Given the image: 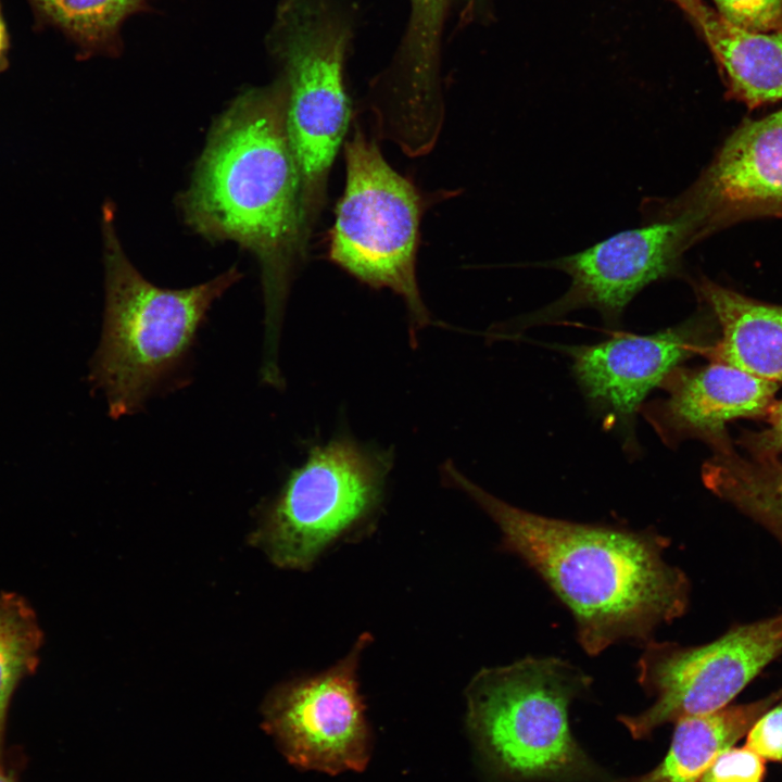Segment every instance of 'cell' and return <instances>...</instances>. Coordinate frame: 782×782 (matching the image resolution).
I'll list each match as a JSON object with an SVG mask.
<instances>
[{
	"mask_svg": "<svg viewBox=\"0 0 782 782\" xmlns=\"http://www.w3.org/2000/svg\"><path fill=\"white\" fill-rule=\"evenodd\" d=\"M443 474L496 524L502 547L534 570L569 609L586 654L598 655L625 640L644 645L659 626L688 610L691 583L664 559L668 538L545 517L492 495L451 462Z\"/></svg>",
	"mask_w": 782,
	"mask_h": 782,
	"instance_id": "6da1fadb",
	"label": "cell"
},
{
	"mask_svg": "<svg viewBox=\"0 0 782 782\" xmlns=\"http://www.w3.org/2000/svg\"><path fill=\"white\" fill-rule=\"evenodd\" d=\"M181 207L197 232L235 241L257 257L265 298L262 368L276 373L291 275L307 243L281 76L239 94L218 118Z\"/></svg>",
	"mask_w": 782,
	"mask_h": 782,
	"instance_id": "7a4b0ae2",
	"label": "cell"
},
{
	"mask_svg": "<svg viewBox=\"0 0 782 782\" xmlns=\"http://www.w3.org/2000/svg\"><path fill=\"white\" fill-rule=\"evenodd\" d=\"M591 682L556 657L528 656L477 672L466 689V721L488 768L510 782L601 780L568 721L571 701Z\"/></svg>",
	"mask_w": 782,
	"mask_h": 782,
	"instance_id": "3957f363",
	"label": "cell"
},
{
	"mask_svg": "<svg viewBox=\"0 0 782 782\" xmlns=\"http://www.w3.org/2000/svg\"><path fill=\"white\" fill-rule=\"evenodd\" d=\"M105 310L91 380L114 418L137 411L180 362L212 303L240 277L230 268L182 290L149 282L123 251L114 210H103Z\"/></svg>",
	"mask_w": 782,
	"mask_h": 782,
	"instance_id": "277c9868",
	"label": "cell"
},
{
	"mask_svg": "<svg viewBox=\"0 0 782 782\" xmlns=\"http://www.w3.org/2000/svg\"><path fill=\"white\" fill-rule=\"evenodd\" d=\"M350 26L325 0H280L266 37L281 66L286 119L297 163L302 223L308 239L350 121L343 83Z\"/></svg>",
	"mask_w": 782,
	"mask_h": 782,
	"instance_id": "5b68a950",
	"label": "cell"
},
{
	"mask_svg": "<svg viewBox=\"0 0 782 782\" xmlns=\"http://www.w3.org/2000/svg\"><path fill=\"white\" fill-rule=\"evenodd\" d=\"M344 153L345 188L336 209L329 258L371 288L402 297L414 340L431 321L416 279L421 199L360 128Z\"/></svg>",
	"mask_w": 782,
	"mask_h": 782,
	"instance_id": "8992f818",
	"label": "cell"
},
{
	"mask_svg": "<svg viewBox=\"0 0 782 782\" xmlns=\"http://www.w3.org/2000/svg\"><path fill=\"white\" fill-rule=\"evenodd\" d=\"M388 461L348 438L311 449L266 513L260 541L272 560L306 569L376 513Z\"/></svg>",
	"mask_w": 782,
	"mask_h": 782,
	"instance_id": "52a82bcc",
	"label": "cell"
},
{
	"mask_svg": "<svg viewBox=\"0 0 782 782\" xmlns=\"http://www.w3.org/2000/svg\"><path fill=\"white\" fill-rule=\"evenodd\" d=\"M781 655L782 614L734 625L703 645L651 640L636 667L641 686L655 702L618 720L634 739H645L666 722L718 710Z\"/></svg>",
	"mask_w": 782,
	"mask_h": 782,
	"instance_id": "ba28073f",
	"label": "cell"
},
{
	"mask_svg": "<svg viewBox=\"0 0 782 782\" xmlns=\"http://www.w3.org/2000/svg\"><path fill=\"white\" fill-rule=\"evenodd\" d=\"M370 640L362 634L331 668L281 685L268 697L264 728L292 765L329 774L366 768L371 739L357 668Z\"/></svg>",
	"mask_w": 782,
	"mask_h": 782,
	"instance_id": "9c48e42d",
	"label": "cell"
},
{
	"mask_svg": "<svg viewBox=\"0 0 782 782\" xmlns=\"http://www.w3.org/2000/svg\"><path fill=\"white\" fill-rule=\"evenodd\" d=\"M646 211L686 222L696 242L743 220L782 218V109L743 122L686 191Z\"/></svg>",
	"mask_w": 782,
	"mask_h": 782,
	"instance_id": "30bf717a",
	"label": "cell"
},
{
	"mask_svg": "<svg viewBox=\"0 0 782 782\" xmlns=\"http://www.w3.org/2000/svg\"><path fill=\"white\" fill-rule=\"evenodd\" d=\"M694 243L685 222L651 220L578 253L540 264L565 272L571 283L563 297L524 324L546 323L582 307L595 308L606 320L616 323L642 289L681 273L682 255Z\"/></svg>",
	"mask_w": 782,
	"mask_h": 782,
	"instance_id": "8fae6325",
	"label": "cell"
},
{
	"mask_svg": "<svg viewBox=\"0 0 782 782\" xmlns=\"http://www.w3.org/2000/svg\"><path fill=\"white\" fill-rule=\"evenodd\" d=\"M703 320L694 317L652 335H623L570 348L573 375L586 399L623 428L646 395L686 360L705 353Z\"/></svg>",
	"mask_w": 782,
	"mask_h": 782,
	"instance_id": "7c38bea8",
	"label": "cell"
},
{
	"mask_svg": "<svg viewBox=\"0 0 782 782\" xmlns=\"http://www.w3.org/2000/svg\"><path fill=\"white\" fill-rule=\"evenodd\" d=\"M665 382L667 395L645 407L651 425L670 445L698 439L709 447L730 438L728 422L765 419L780 388L716 361L697 368L678 367Z\"/></svg>",
	"mask_w": 782,
	"mask_h": 782,
	"instance_id": "4fadbf2b",
	"label": "cell"
},
{
	"mask_svg": "<svg viewBox=\"0 0 782 782\" xmlns=\"http://www.w3.org/2000/svg\"><path fill=\"white\" fill-rule=\"evenodd\" d=\"M446 1L411 0L400 96L378 115L383 130L403 146H432L441 129L443 113L437 92L436 63Z\"/></svg>",
	"mask_w": 782,
	"mask_h": 782,
	"instance_id": "5bb4252c",
	"label": "cell"
},
{
	"mask_svg": "<svg viewBox=\"0 0 782 782\" xmlns=\"http://www.w3.org/2000/svg\"><path fill=\"white\" fill-rule=\"evenodd\" d=\"M694 287L720 329V338L704 354L781 384L782 305L749 298L705 277Z\"/></svg>",
	"mask_w": 782,
	"mask_h": 782,
	"instance_id": "9a60e30c",
	"label": "cell"
},
{
	"mask_svg": "<svg viewBox=\"0 0 782 782\" xmlns=\"http://www.w3.org/2000/svg\"><path fill=\"white\" fill-rule=\"evenodd\" d=\"M696 29L715 58L730 99L751 110L782 100V30L740 29L709 7Z\"/></svg>",
	"mask_w": 782,
	"mask_h": 782,
	"instance_id": "2e32d148",
	"label": "cell"
},
{
	"mask_svg": "<svg viewBox=\"0 0 782 782\" xmlns=\"http://www.w3.org/2000/svg\"><path fill=\"white\" fill-rule=\"evenodd\" d=\"M782 698V688L751 703L674 721L667 756L651 772L614 782H701L712 761L744 736L757 718Z\"/></svg>",
	"mask_w": 782,
	"mask_h": 782,
	"instance_id": "e0dca14e",
	"label": "cell"
},
{
	"mask_svg": "<svg viewBox=\"0 0 782 782\" xmlns=\"http://www.w3.org/2000/svg\"><path fill=\"white\" fill-rule=\"evenodd\" d=\"M702 469L705 487L767 530L782 546V459L740 452L731 438L714 447Z\"/></svg>",
	"mask_w": 782,
	"mask_h": 782,
	"instance_id": "ac0fdd59",
	"label": "cell"
},
{
	"mask_svg": "<svg viewBox=\"0 0 782 782\" xmlns=\"http://www.w3.org/2000/svg\"><path fill=\"white\" fill-rule=\"evenodd\" d=\"M36 17L59 29L81 58L116 56L122 52V27L149 0H27Z\"/></svg>",
	"mask_w": 782,
	"mask_h": 782,
	"instance_id": "d6986e66",
	"label": "cell"
},
{
	"mask_svg": "<svg viewBox=\"0 0 782 782\" xmlns=\"http://www.w3.org/2000/svg\"><path fill=\"white\" fill-rule=\"evenodd\" d=\"M43 632L30 604L14 592L0 593V762H5V731L12 697L39 664Z\"/></svg>",
	"mask_w": 782,
	"mask_h": 782,
	"instance_id": "ffe728a7",
	"label": "cell"
},
{
	"mask_svg": "<svg viewBox=\"0 0 782 782\" xmlns=\"http://www.w3.org/2000/svg\"><path fill=\"white\" fill-rule=\"evenodd\" d=\"M729 24L748 31L782 30V0H714Z\"/></svg>",
	"mask_w": 782,
	"mask_h": 782,
	"instance_id": "44dd1931",
	"label": "cell"
},
{
	"mask_svg": "<svg viewBox=\"0 0 782 782\" xmlns=\"http://www.w3.org/2000/svg\"><path fill=\"white\" fill-rule=\"evenodd\" d=\"M765 775L762 757L747 746L730 747L712 761L701 782H762Z\"/></svg>",
	"mask_w": 782,
	"mask_h": 782,
	"instance_id": "7402d4cb",
	"label": "cell"
},
{
	"mask_svg": "<svg viewBox=\"0 0 782 782\" xmlns=\"http://www.w3.org/2000/svg\"><path fill=\"white\" fill-rule=\"evenodd\" d=\"M746 746L765 760L782 762V698L753 723L746 733Z\"/></svg>",
	"mask_w": 782,
	"mask_h": 782,
	"instance_id": "603a6c76",
	"label": "cell"
},
{
	"mask_svg": "<svg viewBox=\"0 0 782 782\" xmlns=\"http://www.w3.org/2000/svg\"><path fill=\"white\" fill-rule=\"evenodd\" d=\"M764 420L765 429L744 430L737 444L748 453L782 454V400L774 401Z\"/></svg>",
	"mask_w": 782,
	"mask_h": 782,
	"instance_id": "cb8c5ba5",
	"label": "cell"
},
{
	"mask_svg": "<svg viewBox=\"0 0 782 782\" xmlns=\"http://www.w3.org/2000/svg\"><path fill=\"white\" fill-rule=\"evenodd\" d=\"M679 7L688 15L689 20L697 28L708 8L702 0H676Z\"/></svg>",
	"mask_w": 782,
	"mask_h": 782,
	"instance_id": "d4e9b609",
	"label": "cell"
},
{
	"mask_svg": "<svg viewBox=\"0 0 782 782\" xmlns=\"http://www.w3.org/2000/svg\"><path fill=\"white\" fill-rule=\"evenodd\" d=\"M9 47V39L8 34L5 29V25L1 15V9H0V67L2 63L5 61V54Z\"/></svg>",
	"mask_w": 782,
	"mask_h": 782,
	"instance_id": "484cf974",
	"label": "cell"
},
{
	"mask_svg": "<svg viewBox=\"0 0 782 782\" xmlns=\"http://www.w3.org/2000/svg\"><path fill=\"white\" fill-rule=\"evenodd\" d=\"M0 782H18L16 770L5 762H0Z\"/></svg>",
	"mask_w": 782,
	"mask_h": 782,
	"instance_id": "4316f807",
	"label": "cell"
}]
</instances>
